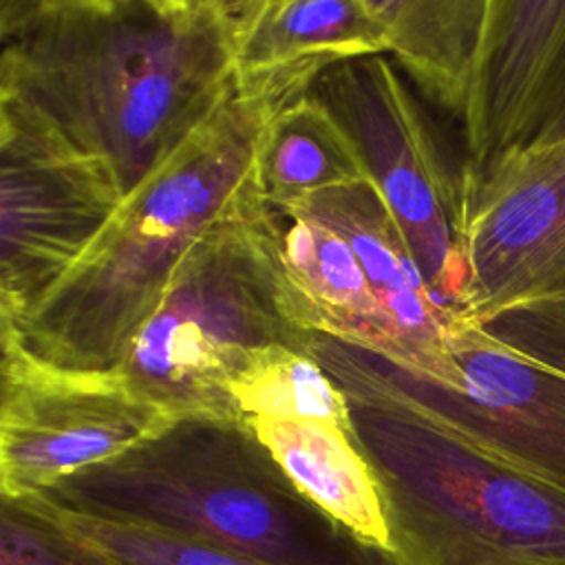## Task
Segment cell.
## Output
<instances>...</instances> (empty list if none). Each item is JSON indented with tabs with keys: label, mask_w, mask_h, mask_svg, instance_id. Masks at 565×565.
I'll return each instance as SVG.
<instances>
[{
	"label": "cell",
	"mask_w": 565,
	"mask_h": 565,
	"mask_svg": "<svg viewBox=\"0 0 565 565\" xmlns=\"http://www.w3.org/2000/svg\"><path fill=\"white\" fill-rule=\"evenodd\" d=\"M271 212L280 258L309 329L382 355V307L347 238L305 212Z\"/></svg>",
	"instance_id": "15"
},
{
	"label": "cell",
	"mask_w": 565,
	"mask_h": 565,
	"mask_svg": "<svg viewBox=\"0 0 565 565\" xmlns=\"http://www.w3.org/2000/svg\"><path fill=\"white\" fill-rule=\"evenodd\" d=\"M404 77L393 57L380 53L329 68L309 90L358 146L439 302L463 318V177L446 161Z\"/></svg>",
	"instance_id": "7"
},
{
	"label": "cell",
	"mask_w": 565,
	"mask_h": 565,
	"mask_svg": "<svg viewBox=\"0 0 565 565\" xmlns=\"http://www.w3.org/2000/svg\"><path fill=\"white\" fill-rule=\"evenodd\" d=\"M177 419L139 395L115 369H62L2 340L0 497L42 494Z\"/></svg>",
	"instance_id": "9"
},
{
	"label": "cell",
	"mask_w": 565,
	"mask_h": 565,
	"mask_svg": "<svg viewBox=\"0 0 565 565\" xmlns=\"http://www.w3.org/2000/svg\"><path fill=\"white\" fill-rule=\"evenodd\" d=\"M342 391L404 565H565V490L402 402Z\"/></svg>",
	"instance_id": "5"
},
{
	"label": "cell",
	"mask_w": 565,
	"mask_h": 565,
	"mask_svg": "<svg viewBox=\"0 0 565 565\" xmlns=\"http://www.w3.org/2000/svg\"><path fill=\"white\" fill-rule=\"evenodd\" d=\"M309 353L338 386L402 402L565 490V305L459 320L428 377L322 333Z\"/></svg>",
	"instance_id": "6"
},
{
	"label": "cell",
	"mask_w": 565,
	"mask_h": 565,
	"mask_svg": "<svg viewBox=\"0 0 565 565\" xmlns=\"http://www.w3.org/2000/svg\"><path fill=\"white\" fill-rule=\"evenodd\" d=\"M309 329L280 258L271 205L254 183L190 245L119 375L174 417L245 422L230 386L274 344L309 349Z\"/></svg>",
	"instance_id": "4"
},
{
	"label": "cell",
	"mask_w": 565,
	"mask_h": 565,
	"mask_svg": "<svg viewBox=\"0 0 565 565\" xmlns=\"http://www.w3.org/2000/svg\"><path fill=\"white\" fill-rule=\"evenodd\" d=\"M556 130H565V93L561 95V99H558V104H556V108H554V113H552V117H550V121H547V126L543 128L541 135L556 132Z\"/></svg>",
	"instance_id": "22"
},
{
	"label": "cell",
	"mask_w": 565,
	"mask_h": 565,
	"mask_svg": "<svg viewBox=\"0 0 565 565\" xmlns=\"http://www.w3.org/2000/svg\"><path fill=\"white\" fill-rule=\"evenodd\" d=\"M369 179L358 146L311 90L271 108L254 157V183L271 207Z\"/></svg>",
	"instance_id": "17"
},
{
	"label": "cell",
	"mask_w": 565,
	"mask_h": 565,
	"mask_svg": "<svg viewBox=\"0 0 565 565\" xmlns=\"http://www.w3.org/2000/svg\"><path fill=\"white\" fill-rule=\"evenodd\" d=\"M106 0H0L2 40L24 33L26 29L66 11L86 9Z\"/></svg>",
	"instance_id": "21"
},
{
	"label": "cell",
	"mask_w": 565,
	"mask_h": 565,
	"mask_svg": "<svg viewBox=\"0 0 565 565\" xmlns=\"http://www.w3.org/2000/svg\"><path fill=\"white\" fill-rule=\"evenodd\" d=\"M38 499L44 510L77 541L106 556L113 565H269L210 543L79 514Z\"/></svg>",
	"instance_id": "19"
},
{
	"label": "cell",
	"mask_w": 565,
	"mask_h": 565,
	"mask_svg": "<svg viewBox=\"0 0 565 565\" xmlns=\"http://www.w3.org/2000/svg\"><path fill=\"white\" fill-rule=\"evenodd\" d=\"M236 26L234 84L271 108L307 93L329 68L388 53L369 0H227Z\"/></svg>",
	"instance_id": "12"
},
{
	"label": "cell",
	"mask_w": 565,
	"mask_h": 565,
	"mask_svg": "<svg viewBox=\"0 0 565 565\" xmlns=\"http://www.w3.org/2000/svg\"><path fill=\"white\" fill-rule=\"evenodd\" d=\"M247 424L311 503L355 539L404 565L384 488L349 430L271 417H249Z\"/></svg>",
	"instance_id": "14"
},
{
	"label": "cell",
	"mask_w": 565,
	"mask_h": 565,
	"mask_svg": "<svg viewBox=\"0 0 565 565\" xmlns=\"http://www.w3.org/2000/svg\"><path fill=\"white\" fill-rule=\"evenodd\" d=\"M35 497L269 565H399L311 503L247 422L181 417Z\"/></svg>",
	"instance_id": "3"
},
{
	"label": "cell",
	"mask_w": 565,
	"mask_h": 565,
	"mask_svg": "<svg viewBox=\"0 0 565 565\" xmlns=\"http://www.w3.org/2000/svg\"><path fill=\"white\" fill-rule=\"evenodd\" d=\"M565 93V0H490L461 115L466 168L532 141Z\"/></svg>",
	"instance_id": "11"
},
{
	"label": "cell",
	"mask_w": 565,
	"mask_h": 565,
	"mask_svg": "<svg viewBox=\"0 0 565 565\" xmlns=\"http://www.w3.org/2000/svg\"><path fill=\"white\" fill-rule=\"evenodd\" d=\"M234 60L227 0H106L2 40L0 90L108 159L128 192L234 93Z\"/></svg>",
	"instance_id": "1"
},
{
	"label": "cell",
	"mask_w": 565,
	"mask_h": 565,
	"mask_svg": "<svg viewBox=\"0 0 565 565\" xmlns=\"http://www.w3.org/2000/svg\"><path fill=\"white\" fill-rule=\"evenodd\" d=\"M285 210L305 212L347 238L382 307L386 327L382 358L411 373L430 375L444 360L448 338L461 318L441 305L426 282L377 185L369 179L331 188Z\"/></svg>",
	"instance_id": "13"
},
{
	"label": "cell",
	"mask_w": 565,
	"mask_h": 565,
	"mask_svg": "<svg viewBox=\"0 0 565 565\" xmlns=\"http://www.w3.org/2000/svg\"><path fill=\"white\" fill-rule=\"evenodd\" d=\"M271 106L234 93L126 192L79 260L0 340L77 371H113L190 245L254 174Z\"/></svg>",
	"instance_id": "2"
},
{
	"label": "cell",
	"mask_w": 565,
	"mask_h": 565,
	"mask_svg": "<svg viewBox=\"0 0 565 565\" xmlns=\"http://www.w3.org/2000/svg\"><path fill=\"white\" fill-rule=\"evenodd\" d=\"M0 516V565H113L68 534L33 497L2 499Z\"/></svg>",
	"instance_id": "20"
},
{
	"label": "cell",
	"mask_w": 565,
	"mask_h": 565,
	"mask_svg": "<svg viewBox=\"0 0 565 565\" xmlns=\"http://www.w3.org/2000/svg\"><path fill=\"white\" fill-rule=\"evenodd\" d=\"M124 196L108 159L0 90V322H18L79 260Z\"/></svg>",
	"instance_id": "8"
},
{
	"label": "cell",
	"mask_w": 565,
	"mask_h": 565,
	"mask_svg": "<svg viewBox=\"0 0 565 565\" xmlns=\"http://www.w3.org/2000/svg\"><path fill=\"white\" fill-rule=\"evenodd\" d=\"M241 417L322 422L351 433L344 391L309 349L274 344L258 351L230 386Z\"/></svg>",
	"instance_id": "18"
},
{
	"label": "cell",
	"mask_w": 565,
	"mask_h": 565,
	"mask_svg": "<svg viewBox=\"0 0 565 565\" xmlns=\"http://www.w3.org/2000/svg\"><path fill=\"white\" fill-rule=\"evenodd\" d=\"M388 55L433 104L459 117L477 68L490 0H369Z\"/></svg>",
	"instance_id": "16"
},
{
	"label": "cell",
	"mask_w": 565,
	"mask_h": 565,
	"mask_svg": "<svg viewBox=\"0 0 565 565\" xmlns=\"http://www.w3.org/2000/svg\"><path fill=\"white\" fill-rule=\"evenodd\" d=\"M461 177L463 318L565 305V130L534 137L481 170L461 168Z\"/></svg>",
	"instance_id": "10"
}]
</instances>
